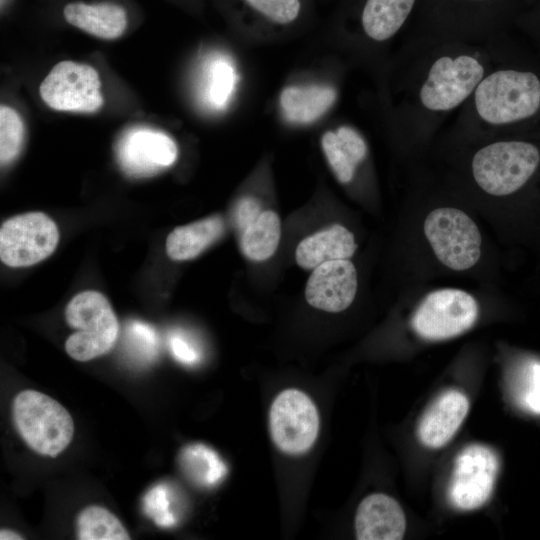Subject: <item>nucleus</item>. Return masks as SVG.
I'll return each instance as SVG.
<instances>
[{
  "label": "nucleus",
  "instance_id": "1",
  "mask_svg": "<svg viewBox=\"0 0 540 540\" xmlns=\"http://www.w3.org/2000/svg\"><path fill=\"white\" fill-rule=\"evenodd\" d=\"M497 44L413 36L397 61L392 116L404 147H427L446 119L469 99L496 60Z\"/></svg>",
  "mask_w": 540,
  "mask_h": 540
},
{
  "label": "nucleus",
  "instance_id": "2",
  "mask_svg": "<svg viewBox=\"0 0 540 540\" xmlns=\"http://www.w3.org/2000/svg\"><path fill=\"white\" fill-rule=\"evenodd\" d=\"M540 128V71L518 59L509 43L458 110L446 145L498 138H523Z\"/></svg>",
  "mask_w": 540,
  "mask_h": 540
},
{
  "label": "nucleus",
  "instance_id": "3",
  "mask_svg": "<svg viewBox=\"0 0 540 540\" xmlns=\"http://www.w3.org/2000/svg\"><path fill=\"white\" fill-rule=\"evenodd\" d=\"M457 156L459 182L492 199L510 197L540 168V147L525 138H498L447 145Z\"/></svg>",
  "mask_w": 540,
  "mask_h": 540
},
{
  "label": "nucleus",
  "instance_id": "4",
  "mask_svg": "<svg viewBox=\"0 0 540 540\" xmlns=\"http://www.w3.org/2000/svg\"><path fill=\"white\" fill-rule=\"evenodd\" d=\"M15 427L25 443L43 456L56 457L70 444L74 422L55 399L36 390H23L13 399Z\"/></svg>",
  "mask_w": 540,
  "mask_h": 540
},
{
  "label": "nucleus",
  "instance_id": "5",
  "mask_svg": "<svg viewBox=\"0 0 540 540\" xmlns=\"http://www.w3.org/2000/svg\"><path fill=\"white\" fill-rule=\"evenodd\" d=\"M67 324L76 329L65 343L67 354L77 361H89L112 349L119 324L107 298L97 291L75 295L65 310Z\"/></svg>",
  "mask_w": 540,
  "mask_h": 540
},
{
  "label": "nucleus",
  "instance_id": "6",
  "mask_svg": "<svg viewBox=\"0 0 540 540\" xmlns=\"http://www.w3.org/2000/svg\"><path fill=\"white\" fill-rule=\"evenodd\" d=\"M423 232L436 259L448 269L469 270L481 257L480 230L458 207L445 205L430 210L423 222Z\"/></svg>",
  "mask_w": 540,
  "mask_h": 540
},
{
  "label": "nucleus",
  "instance_id": "7",
  "mask_svg": "<svg viewBox=\"0 0 540 540\" xmlns=\"http://www.w3.org/2000/svg\"><path fill=\"white\" fill-rule=\"evenodd\" d=\"M479 305L469 292L443 288L430 292L416 308L411 324L418 336L441 341L468 331L477 321Z\"/></svg>",
  "mask_w": 540,
  "mask_h": 540
},
{
  "label": "nucleus",
  "instance_id": "8",
  "mask_svg": "<svg viewBox=\"0 0 540 540\" xmlns=\"http://www.w3.org/2000/svg\"><path fill=\"white\" fill-rule=\"evenodd\" d=\"M269 428L271 438L280 451L289 455L303 454L318 437V410L303 391L286 389L271 404Z\"/></svg>",
  "mask_w": 540,
  "mask_h": 540
},
{
  "label": "nucleus",
  "instance_id": "9",
  "mask_svg": "<svg viewBox=\"0 0 540 540\" xmlns=\"http://www.w3.org/2000/svg\"><path fill=\"white\" fill-rule=\"evenodd\" d=\"M44 103L57 111L93 113L104 99L96 69L74 61H61L47 74L39 87Z\"/></svg>",
  "mask_w": 540,
  "mask_h": 540
},
{
  "label": "nucleus",
  "instance_id": "10",
  "mask_svg": "<svg viewBox=\"0 0 540 540\" xmlns=\"http://www.w3.org/2000/svg\"><path fill=\"white\" fill-rule=\"evenodd\" d=\"M58 241V228L45 213L17 215L1 226L0 258L10 267L31 266L52 254Z\"/></svg>",
  "mask_w": 540,
  "mask_h": 540
},
{
  "label": "nucleus",
  "instance_id": "11",
  "mask_svg": "<svg viewBox=\"0 0 540 540\" xmlns=\"http://www.w3.org/2000/svg\"><path fill=\"white\" fill-rule=\"evenodd\" d=\"M494 451L481 444L465 447L456 457L448 497L463 511L482 507L491 497L498 472Z\"/></svg>",
  "mask_w": 540,
  "mask_h": 540
},
{
  "label": "nucleus",
  "instance_id": "12",
  "mask_svg": "<svg viewBox=\"0 0 540 540\" xmlns=\"http://www.w3.org/2000/svg\"><path fill=\"white\" fill-rule=\"evenodd\" d=\"M117 160L129 176L148 177L172 165L178 154L174 140L148 127L127 130L116 147Z\"/></svg>",
  "mask_w": 540,
  "mask_h": 540
},
{
  "label": "nucleus",
  "instance_id": "13",
  "mask_svg": "<svg viewBox=\"0 0 540 540\" xmlns=\"http://www.w3.org/2000/svg\"><path fill=\"white\" fill-rule=\"evenodd\" d=\"M357 287L354 264L349 259L332 260L314 268L307 280L305 297L312 307L337 313L352 304Z\"/></svg>",
  "mask_w": 540,
  "mask_h": 540
},
{
  "label": "nucleus",
  "instance_id": "14",
  "mask_svg": "<svg viewBox=\"0 0 540 540\" xmlns=\"http://www.w3.org/2000/svg\"><path fill=\"white\" fill-rule=\"evenodd\" d=\"M469 411V400L459 390L440 394L423 413L418 427L419 441L427 448L445 446L456 434Z\"/></svg>",
  "mask_w": 540,
  "mask_h": 540
},
{
  "label": "nucleus",
  "instance_id": "15",
  "mask_svg": "<svg viewBox=\"0 0 540 540\" xmlns=\"http://www.w3.org/2000/svg\"><path fill=\"white\" fill-rule=\"evenodd\" d=\"M406 530V518L400 504L391 496L374 493L365 497L355 515L359 540H398Z\"/></svg>",
  "mask_w": 540,
  "mask_h": 540
},
{
  "label": "nucleus",
  "instance_id": "16",
  "mask_svg": "<svg viewBox=\"0 0 540 540\" xmlns=\"http://www.w3.org/2000/svg\"><path fill=\"white\" fill-rule=\"evenodd\" d=\"M357 249L353 233L340 224L315 232L297 246L295 259L304 269H314L320 264L349 259Z\"/></svg>",
  "mask_w": 540,
  "mask_h": 540
},
{
  "label": "nucleus",
  "instance_id": "17",
  "mask_svg": "<svg viewBox=\"0 0 540 540\" xmlns=\"http://www.w3.org/2000/svg\"><path fill=\"white\" fill-rule=\"evenodd\" d=\"M65 20L76 28L100 39L114 40L127 27L123 7L112 3H68L63 10Z\"/></svg>",
  "mask_w": 540,
  "mask_h": 540
},
{
  "label": "nucleus",
  "instance_id": "18",
  "mask_svg": "<svg viewBox=\"0 0 540 540\" xmlns=\"http://www.w3.org/2000/svg\"><path fill=\"white\" fill-rule=\"evenodd\" d=\"M417 0H366L361 13V27L374 44L391 40L404 26Z\"/></svg>",
  "mask_w": 540,
  "mask_h": 540
},
{
  "label": "nucleus",
  "instance_id": "19",
  "mask_svg": "<svg viewBox=\"0 0 540 540\" xmlns=\"http://www.w3.org/2000/svg\"><path fill=\"white\" fill-rule=\"evenodd\" d=\"M224 231L220 216H211L176 227L166 239V253L175 261L195 258L216 241Z\"/></svg>",
  "mask_w": 540,
  "mask_h": 540
},
{
  "label": "nucleus",
  "instance_id": "20",
  "mask_svg": "<svg viewBox=\"0 0 540 540\" xmlns=\"http://www.w3.org/2000/svg\"><path fill=\"white\" fill-rule=\"evenodd\" d=\"M336 98L328 86H289L280 95V105L287 120L309 123L323 115Z\"/></svg>",
  "mask_w": 540,
  "mask_h": 540
},
{
  "label": "nucleus",
  "instance_id": "21",
  "mask_svg": "<svg viewBox=\"0 0 540 540\" xmlns=\"http://www.w3.org/2000/svg\"><path fill=\"white\" fill-rule=\"evenodd\" d=\"M179 466L186 478L201 488L218 485L228 468L219 454L202 443L189 444L179 453Z\"/></svg>",
  "mask_w": 540,
  "mask_h": 540
},
{
  "label": "nucleus",
  "instance_id": "22",
  "mask_svg": "<svg viewBox=\"0 0 540 540\" xmlns=\"http://www.w3.org/2000/svg\"><path fill=\"white\" fill-rule=\"evenodd\" d=\"M281 236L278 214L266 210L241 232V249L253 261H265L276 251Z\"/></svg>",
  "mask_w": 540,
  "mask_h": 540
},
{
  "label": "nucleus",
  "instance_id": "23",
  "mask_svg": "<svg viewBox=\"0 0 540 540\" xmlns=\"http://www.w3.org/2000/svg\"><path fill=\"white\" fill-rule=\"evenodd\" d=\"M77 538L80 540H129L130 535L120 520L109 510L98 505L84 508L76 519Z\"/></svg>",
  "mask_w": 540,
  "mask_h": 540
},
{
  "label": "nucleus",
  "instance_id": "24",
  "mask_svg": "<svg viewBox=\"0 0 540 540\" xmlns=\"http://www.w3.org/2000/svg\"><path fill=\"white\" fill-rule=\"evenodd\" d=\"M165 483L153 486L143 498L146 515L161 528L174 527L179 521L178 500Z\"/></svg>",
  "mask_w": 540,
  "mask_h": 540
},
{
  "label": "nucleus",
  "instance_id": "25",
  "mask_svg": "<svg viewBox=\"0 0 540 540\" xmlns=\"http://www.w3.org/2000/svg\"><path fill=\"white\" fill-rule=\"evenodd\" d=\"M24 140V124L18 112L7 106L0 107V160L7 165L19 155Z\"/></svg>",
  "mask_w": 540,
  "mask_h": 540
},
{
  "label": "nucleus",
  "instance_id": "26",
  "mask_svg": "<svg viewBox=\"0 0 540 540\" xmlns=\"http://www.w3.org/2000/svg\"><path fill=\"white\" fill-rule=\"evenodd\" d=\"M236 82L234 68L224 58L215 59L208 72V98L214 107H224Z\"/></svg>",
  "mask_w": 540,
  "mask_h": 540
},
{
  "label": "nucleus",
  "instance_id": "27",
  "mask_svg": "<svg viewBox=\"0 0 540 540\" xmlns=\"http://www.w3.org/2000/svg\"><path fill=\"white\" fill-rule=\"evenodd\" d=\"M126 346L128 352L137 360L148 362L153 360L158 349L157 333L150 325L132 321L126 327Z\"/></svg>",
  "mask_w": 540,
  "mask_h": 540
},
{
  "label": "nucleus",
  "instance_id": "28",
  "mask_svg": "<svg viewBox=\"0 0 540 540\" xmlns=\"http://www.w3.org/2000/svg\"><path fill=\"white\" fill-rule=\"evenodd\" d=\"M326 158L341 183H349L355 174L357 164L342 148L335 132H326L321 140Z\"/></svg>",
  "mask_w": 540,
  "mask_h": 540
},
{
  "label": "nucleus",
  "instance_id": "29",
  "mask_svg": "<svg viewBox=\"0 0 540 540\" xmlns=\"http://www.w3.org/2000/svg\"><path fill=\"white\" fill-rule=\"evenodd\" d=\"M252 8L275 23L287 24L296 19L300 10L299 0H245Z\"/></svg>",
  "mask_w": 540,
  "mask_h": 540
},
{
  "label": "nucleus",
  "instance_id": "30",
  "mask_svg": "<svg viewBox=\"0 0 540 540\" xmlns=\"http://www.w3.org/2000/svg\"><path fill=\"white\" fill-rule=\"evenodd\" d=\"M335 133L342 148L355 164L358 165L365 160L367 145L356 130L348 126H341Z\"/></svg>",
  "mask_w": 540,
  "mask_h": 540
},
{
  "label": "nucleus",
  "instance_id": "31",
  "mask_svg": "<svg viewBox=\"0 0 540 540\" xmlns=\"http://www.w3.org/2000/svg\"><path fill=\"white\" fill-rule=\"evenodd\" d=\"M170 349L174 358L185 365H194L200 361V351L185 334L177 332L170 337Z\"/></svg>",
  "mask_w": 540,
  "mask_h": 540
},
{
  "label": "nucleus",
  "instance_id": "32",
  "mask_svg": "<svg viewBox=\"0 0 540 540\" xmlns=\"http://www.w3.org/2000/svg\"><path fill=\"white\" fill-rule=\"evenodd\" d=\"M526 376V387L522 401L528 409L540 413V365H531Z\"/></svg>",
  "mask_w": 540,
  "mask_h": 540
},
{
  "label": "nucleus",
  "instance_id": "33",
  "mask_svg": "<svg viewBox=\"0 0 540 540\" xmlns=\"http://www.w3.org/2000/svg\"><path fill=\"white\" fill-rule=\"evenodd\" d=\"M260 203L253 197L242 198L235 210V222L238 229L242 232L260 215Z\"/></svg>",
  "mask_w": 540,
  "mask_h": 540
},
{
  "label": "nucleus",
  "instance_id": "34",
  "mask_svg": "<svg viewBox=\"0 0 540 540\" xmlns=\"http://www.w3.org/2000/svg\"><path fill=\"white\" fill-rule=\"evenodd\" d=\"M450 2H453V4L457 3L459 5H469V6H472V5H477V6H480V5H488V4H491V3H494L496 2V0H448Z\"/></svg>",
  "mask_w": 540,
  "mask_h": 540
},
{
  "label": "nucleus",
  "instance_id": "35",
  "mask_svg": "<svg viewBox=\"0 0 540 540\" xmlns=\"http://www.w3.org/2000/svg\"><path fill=\"white\" fill-rule=\"evenodd\" d=\"M0 539L1 540H19V539H23V537L12 530L1 529Z\"/></svg>",
  "mask_w": 540,
  "mask_h": 540
},
{
  "label": "nucleus",
  "instance_id": "36",
  "mask_svg": "<svg viewBox=\"0 0 540 540\" xmlns=\"http://www.w3.org/2000/svg\"><path fill=\"white\" fill-rule=\"evenodd\" d=\"M1 2H3V0H1Z\"/></svg>",
  "mask_w": 540,
  "mask_h": 540
}]
</instances>
